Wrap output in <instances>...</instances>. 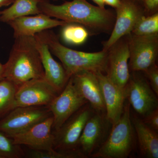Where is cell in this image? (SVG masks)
<instances>
[{
  "label": "cell",
  "instance_id": "1",
  "mask_svg": "<svg viewBox=\"0 0 158 158\" xmlns=\"http://www.w3.org/2000/svg\"><path fill=\"white\" fill-rule=\"evenodd\" d=\"M41 13L68 23L79 24L97 32H111L116 15L109 9L94 6L86 0H72L56 5L43 0Z\"/></svg>",
  "mask_w": 158,
  "mask_h": 158
},
{
  "label": "cell",
  "instance_id": "2",
  "mask_svg": "<svg viewBox=\"0 0 158 158\" xmlns=\"http://www.w3.org/2000/svg\"><path fill=\"white\" fill-rule=\"evenodd\" d=\"M9 59L4 64L3 77L19 86L32 79L44 78L34 37L15 38Z\"/></svg>",
  "mask_w": 158,
  "mask_h": 158
},
{
  "label": "cell",
  "instance_id": "3",
  "mask_svg": "<svg viewBox=\"0 0 158 158\" xmlns=\"http://www.w3.org/2000/svg\"><path fill=\"white\" fill-rule=\"evenodd\" d=\"M48 44L51 52L60 60L69 77L84 71L106 74L108 51L86 52L72 49L62 44L53 31L37 34Z\"/></svg>",
  "mask_w": 158,
  "mask_h": 158
},
{
  "label": "cell",
  "instance_id": "4",
  "mask_svg": "<svg viewBox=\"0 0 158 158\" xmlns=\"http://www.w3.org/2000/svg\"><path fill=\"white\" fill-rule=\"evenodd\" d=\"M128 102L122 115L112 125L107 138L102 145L90 156L93 158H127L135 147V137Z\"/></svg>",
  "mask_w": 158,
  "mask_h": 158
},
{
  "label": "cell",
  "instance_id": "5",
  "mask_svg": "<svg viewBox=\"0 0 158 158\" xmlns=\"http://www.w3.org/2000/svg\"><path fill=\"white\" fill-rule=\"evenodd\" d=\"M88 103L67 119L54 135V149L83 158L77 151L79 139L88 119L95 113Z\"/></svg>",
  "mask_w": 158,
  "mask_h": 158
},
{
  "label": "cell",
  "instance_id": "6",
  "mask_svg": "<svg viewBox=\"0 0 158 158\" xmlns=\"http://www.w3.org/2000/svg\"><path fill=\"white\" fill-rule=\"evenodd\" d=\"M52 116L47 106L16 107L0 119V131L11 138Z\"/></svg>",
  "mask_w": 158,
  "mask_h": 158
},
{
  "label": "cell",
  "instance_id": "7",
  "mask_svg": "<svg viewBox=\"0 0 158 158\" xmlns=\"http://www.w3.org/2000/svg\"><path fill=\"white\" fill-rule=\"evenodd\" d=\"M112 124L106 113L95 112L88 119L79 139L77 151L83 158L90 157L106 140Z\"/></svg>",
  "mask_w": 158,
  "mask_h": 158
},
{
  "label": "cell",
  "instance_id": "8",
  "mask_svg": "<svg viewBox=\"0 0 158 158\" xmlns=\"http://www.w3.org/2000/svg\"><path fill=\"white\" fill-rule=\"evenodd\" d=\"M126 98L130 106L142 117L158 108V96L140 72H132L125 88Z\"/></svg>",
  "mask_w": 158,
  "mask_h": 158
},
{
  "label": "cell",
  "instance_id": "9",
  "mask_svg": "<svg viewBox=\"0 0 158 158\" xmlns=\"http://www.w3.org/2000/svg\"><path fill=\"white\" fill-rule=\"evenodd\" d=\"M130 71L142 72L156 64L158 54V34L148 36L127 35Z\"/></svg>",
  "mask_w": 158,
  "mask_h": 158
},
{
  "label": "cell",
  "instance_id": "10",
  "mask_svg": "<svg viewBox=\"0 0 158 158\" xmlns=\"http://www.w3.org/2000/svg\"><path fill=\"white\" fill-rule=\"evenodd\" d=\"M115 9V23L110 37L103 44V50L108 51L118 40L131 34L138 21L145 15L142 5L135 0H121Z\"/></svg>",
  "mask_w": 158,
  "mask_h": 158
},
{
  "label": "cell",
  "instance_id": "11",
  "mask_svg": "<svg viewBox=\"0 0 158 158\" xmlns=\"http://www.w3.org/2000/svg\"><path fill=\"white\" fill-rule=\"evenodd\" d=\"M127 35L118 40L108 50L106 74L113 83L125 89L131 76Z\"/></svg>",
  "mask_w": 158,
  "mask_h": 158
},
{
  "label": "cell",
  "instance_id": "12",
  "mask_svg": "<svg viewBox=\"0 0 158 158\" xmlns=\"http://www.w3.org/2000/svg\"><path fill=\"white\" fill-rule=\"evenodd\" d=\"M88 103L75 88L70 77L64 89L48 106L53 118V131L59 129L72 115Z\"/></svg>",
  "mask_w": 158,
  "mask_h": 158
},
{
  "label": "cell",
  "instance_id": "13",
  "mask_svg": "<svg viewBox=\"0 0 158 158\" xmlns=\"http://www.w3.org/2000/svg\"><path fill=\"white\" fill-rule=\"evenodd\" d=\"M59 94L45 79H32L19 87L15 96L16 107L48 106Z\"/></svg>",
  "mask_w": 158,
  "mask_h": 158
},
{
  "label": "cell",
  "instance_id": "14",
  "mask_svg": "<svg viewBox=\"0 0 158 158\" xmlns=\"http://www.w3.org/2000/svg\"><path fill=\"white\" fill-rule=\"evenodd\" d=\"M53 116L40 122L23 132L12 137L15 143L34 150L54 149Z\"/></svg>",
  "mask_w": 158,
  "mask_h": 158
},
{
  "label": "cell",
  "instance_id": "15",
  "mask_svg": "<svg viewBox=\"0 0 158 158\" xmlns=\"http://www.w3.org/2000/svg\"><path fill=\"white\" fill-rule=\"evenodd\" d=\"M71 77L75 88L93 110L96 113L106 114L101 88L96 73L84 71Z\"/></svg>",
  "mask_w": 158,
  "mask_h": 158
},
{
  "label": "cell",
  "instance_id": "16",
  "mask_svg": "<svg viewBox=\"0 0 158 158\" xmlns=\"http://www.w3.org/2000/svg\"><path fill=\"white\" fill-rule=\"evenodd\" d=\"M44 73V78L59 94L69 81V77L63 65L55 60L48 45L38 35L34 36Z\"/></svg>",
  "mask_w": 158,
  "mask_h": 158
},
{
  "label": "cell",
  "instance_id": "17",
  "mask_svg": "<svg viewBox=\"0 0 158 158\" xmlns=\"http://www.w3.org/2000/svg\"><path fill=\"white\" fill-rule=\"evenodd\" d=\"M96 74L104 101L106 116L113 125L119 120L123 113L126 100L125 89L113 83L106 74Z\"/></svg>",
  "mask_w": 158,
  "mask_h": 158
},
{
  "label": "cell",
  "instance_id": "18",
  "mask_svg": "<svg viewBox=\"0 0 158 158\" xmlns=\"http://www.w3.org/2000/svg\"><path fill=\"white\" fill-rule=\"evenodd\" d=\"M64 21L52 19L44 13L19 18L8 23L14 31V37H34L36 34L53 28L65 25Z\"/></svg>",
  "mask_w": 158,
  "mask_h": 158
},
{
  "label": "cell",
  "instance_id": "19",
  "mask_svg": "<svg viewBox=\"0 0 158 158\" xmlns=\"http://www.w3.org/2000/svg\"><path fill=\"white\" fill-rule=\"evenodd\" d=\"M131 119L136 132L140 155L143 158H158V131L149 127L138 116L134 115Z\"/></svg>",
  "mask_w": 158,
  "mask_h": 158
},
{
  "label": "cell",
  "instance_id": "20",
  "mask_svg": "<svg viewBox=\"0 0 158 158\" xmlns=\"http://www.w3.org/2000/svg\"><path fill=\"white\" fill-rule=\"evenodd\" d=\"M43 0H14L9 8L0 11V21L8 23L19 18L40 14V3Z\"/></svg>",
  "mask_w": 158,
  "mask_h": 158
},
{
  "label": "cell",
  "instance_id": "21",
  "mask_svg": "<svg viewBox=\"0 0 158 158\" xmlns=\"http://www.w3.org/2000/svg\"><path fill=\"white\" fill-rule=\"evenodd\" d=\"M19 87L5 78L0 80V119L16 107L15 96Z\"/></svg>",
  "mask_w": 158,
  "mask_h": 158
},
{
  "label": "cell",
  "instance_id": "22",
  "mask_svg": "<svg viewBox=\"0 0 158 158\" xmlns=\"http://www.w3.org/2000/svg\"><path fill=\"white\" fill-rule=\"evenodd\" d=\"M61 37L64 42L72 45H79L86 42L89 32L84 26L74 23H68L63 26Z\"/></svg>",
  "mask_w": 158,
  "mask_h": 158
},
{
  "label": "cell",
  "instance_id": "23",
  "mask_svg": "<svg viewBox=\"0 0 158 158\" xmlns=\"http://www.w3.org/2000/svg\"><path fill=\"white\" fill-rule=\"evenodd\" d=\"M131 34L137 36L158 34V12L142 16L138 21Z\"/></svg>",
  "mask_w": 158,
  "mask_h": 158
},
{
  "label": "cell",
  "instance_id": "24",
  "mask_svg": "<svg viewBox=\"0 0 158 158\" xmlns=\"http://www.w3.org/2000/svg\"><path fill=\"white\" fill-rule=\"evenodd\" d=\"M25 156L22 146L0 131V158H21Z\"/></svg>",
  "mask_w": 158,
  "mask_h": 158
},
{
  "label": "cell",
  "instance_id": "25",
  "mask_svg": "<svg viewBox=\"0 0 158 158\" xmlns=\"http://www.w3.org/2000/svg\"><path fill=\"white\" fill-rule=\"evenodd\" d=\"M27 154L29 158H78L72 154L61 152L54 149L49 150H34L31 149Z\"/></svg>",
  "mask_w": 158,
  "mask_h": 158
},
{
  "label": "cell",
  "instance_id": "26",
  "mask_svg": "<svg viewBox=\"0 0 158 158\" xmlns=\"http://www.w3.org/2000/svg\"><path fill=\"white\" fill-rule=\"evenodd\" d=\"M146 78L150 86L155 93L158 95V67L156 64H154L142 72Z\"/></svg>",
  "mask_w": 158,
  "mask_h": 158
},
{
  "label": "cell",
  "instance_id": "27",
  "mask_svg": "<svg viewBox=\"0 0 158 158\" xmlns=\"http://www.w3.org/2000/svg\"><path fill=\"white\" fill-rule=\"evenodd\" d=\"M143 122L152 129L158 130V108L155 109L143 117Z\"/></svg>",
  "mask_w": 158,
  "mask_h": 158
},
{
  "label": "cell",
  "instance_id": "28",
  "mask_svg": "<svg viewBox=\"0 0 158 158\" xmlns=\"http://www.w3.org/2000/svg\"><path fill=\"white\" fill-rule=\"evenodd\" d=\"M145 15H150L158 12V0H143L142 3Z\"/></svg>",
  "mask_w": 158,
  "mask_h": 158
},
{
  "label": "cell",
  "instance_id": "29",
  "mask_svg": "<svg viewBox=\"0 0 158 158\" xmlns=\"http://www.w3.org/2000/svg\"><path fill=\"white\" fill-rule=\"evenodd\" d=\"M105 6L108 5L116 9L120 5L121 0H103Z\"/></svg>",
  "mask_w": 158,
  "mask_h": 158
},
{
  "label": "cell",
  "instance_id": "30",
  "mask_svg": "<svg viewBox=\"0 0 158 158\" xmlns=\"http://www.w3.org/2000/svg\"><path fill=\"white\" fill-rule=\"evenodd\" d=\"M14 0H0V8L11 5Z\"/></svg>",
  "mask_w": 158,
  "mask_h": 158
},
{
  "label": "cell",
  "instance_id": "31",
  "mask_svg": "<svg viewBox=\"0 0 158 158\" xmlns=\"http://www.w3.org/2000/svg\"><path fill=\"white\" fill-rule=\"evenodd\" d=\"M97 5V6L102 8H105V5L103 0H91Z\"/></svg>",
  "mask_w": 158,
  "mask_h": 158
},
{
  "label": "cell",
  "instance_id": "32",
  "mask_svg": "<svg viewBox=\"0 0 158 158\" xmlns=\"http://www.w3.org/2000/svg\"><path fill=\"white\" fill-rule=\"evenodd\" d=\"M3 73H4V64H2L0 62V80L4 78Z\"/></svg>",
  "mask_w": 158,
  "mask_h": 158
},
{
  "label": "cell",
  "instance_id": "33",
  "mask_svg": "<svg viewBox=\"0 0 158 158\" xmlns=\"http://www.w3.org/2000/svg\"><path fill=\"white\" fill-rule=\"evenodd\" d=\"M135 1H136V2L140 3V4L142 5V1H143V0H135Z\"/></svg>",
  "mask_w": 158,
  "mask_h": 158
},
{
  "label": "cell",
  "instance_id": "34",
  "mask_svg": "<svg viewBox=\"0 0 158 158\" xmlns=\"http://www.w3.org/2000/svg\"><path fill=\"white\" fill-rule=\"evenodd\" d=\"M54 1H58V0H54Z\"/></svg>",
  "mask_w": 158,
  "mask_h": 158
}]
</instances>
